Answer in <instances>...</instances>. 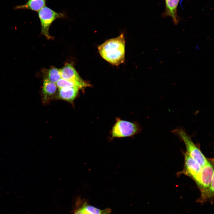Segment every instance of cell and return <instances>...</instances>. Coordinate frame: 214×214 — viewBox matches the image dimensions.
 <instances>
[{
  "instance_id": "obj_1",
  "label": "cell",
  "mask_w": 214,
  "mask_h": 214,
  "mask_svg": "<svg viewBox=\"0 0 214 214\" xmlns=\"http://www.w3.org/2000/svg\"><path fill=\"white\" fill-rule=\"evenodd\" d=\"M125 43L124 34L108 40L98 46L101 57L111 64L118 65L124 62Z\"/></svg>"
},
{
  "instance_id": "obj_2",
  "label": "cell",
  "mask_w": 214,
  "mask_h": 214,
  "mask_svg": "<svg viewBox=\"0 0 214 214\" xmlns=\"http://www.w3.org/2000/svg\"><path fill=\"white\" fill-rule=\"evenodd\" d=\"M214 169L213 163L208 160L202 167L200 182L197 185L201 193L198 202H203L212 198L214 195Z\"/></svg>"
},
{
  "instance_id": "obj_3",
  "label": "cell",
  "mask_w": 214,
  "mask_h": 214,
  "mask_svg": "<svg viewBox=\"0 0 214 214\" xmlns=\"http://www.w3.org/2000/svg\"><path fill=\"white\" fill-rule=\"evenodd\" d=\"M141 130L142 128L137 122H130L117 117L110 131L109 140L111 141L115 138L132 137L140 133Z\"/></svg>"
},
{
  "instance_id": "obj_4",
  "label": "cell",
  "mask_w": 214,
  "mask_h": 214,
  "mask_svg": "<svg viewBox=\"0 0 214 214\" xmlns=\"http://www.w3.org/2000/svg\"><path fill=\"white\" fill-rule=\"evenodd\" d=\"M171 132L184 142L188 154L196 161L202 167L206 164L208 160L183 129L177 128Z\"/></svg>"
},
{
  "instance_id": "obj_5",
  "label": "cell",
  "mask_w": 214,
  "mask_h": 214,
  "mask_svg": "<svg viewBox=\"0 0 214 214\" xmlns=\"http://www.w3.org/2000/svg\"><path fill=\"white\" fill-rule=\"evenodd\" d=\"M41 25V33L48 40L52 39L49 32V27L55 20L65 17V15L57 12L46 6L38 12Z\"/></svg>"
},
{
  "instance_id": "obj_6",
  "label": "cell",
  "mask_w": 214,
  "mask_h": 214,
  "mask_svg": "<svg viewBox=\"0 0 214 214\" xmlns=\"http://www.w3.org/2000/svg\"><path fill=\"white\" fill-rule=\"evenodd\" d=\"M202 167L186 152L185 154L184 167L181 173L192 178L198 185L200 182Z\"/></svg>"
},
{
  "instance_id": "obj_7",
  "label": "cell",
  "mask_w": 214,
  "mask_h": 214,
  "mask_svg": "<svg viewBox=\"0 0 214 214\" xmlns=\"http://www.w3.org/2000/svg\"><path fill=\"white\" fill-rule=\"evenodd\" d=\"M61 78L76 82L83 88L91 86V84L84 81L80 77L73 65L67 63L60 69Z\"/></svg>"
},
{
  "instance_id": "obj_8",
  "label": "cell",
  "mask_w": 214,
  "mask_h": 214,
  "mask_svg": "<svg viewBox=\"0 0 214 214\" xmlns=\"http://www.w3.org/2000/svg\"><path fill=\"white\" fill-rule=\"evenodd\" d=\"M56 83L44 78L42 89V99L43 103H47L56 94L57 89Z\"/></svg>"
},
{
  "instance_id": "obj_9",
  "label": "cell",
  "mask_w": 214,
  "mask_h": 214,
  "mask_svg": "<svg viewBox=\"0 0 214 214\" xmlns=\"http://www.w3.org/2000/svg\"><path fill=\"white\" fill-rule=\"evenodd\" d=\"M79 89L76 87H63L59 88L57 97L61 100L72 102L77 95Z\"/></svg>"
},
{
  "instance_id": "obj_10",
  "label": "cell",
  "mask_w": 214,
  "mask_h": 214,
  "mask_svg": "<svg viewBox=\"0 0 214 214\" xmlns=\"http://www.w3.org/2000/svg\"><path fill=\"white\" fill-rule=\"evenodd\" d=\"M46 0H29L25 4L17 6L15 10L27 9L36 12L45 6Z\"/></svg>"
},
{
  "instance_id": "obj_11",
  "label": "cell",
  "mask_w": 214,
  "mask_h": 214,
  "mask_svg": "<svg viewBox=\"0 0 214 214\" xmlns=\"http://www.w3.org/2000/svg\"><path fill=\"white\" fill-rule=\"evenodd\" d=\"M180 0H165L166 15L171 17L175 24L178 23L177 15V9Z\"/></svg>"
},
{
  "instance_id": "obj_12",
  "label": "cell",
  "mask_w": 214,
  "mask_h": 214,
  "mask_svg": "<svg viewBox=\"0 0 214 214\" xmlns=\"http://www.w3.org/2000/svg\"><path fill=\"white\" fill-rule=\"evenodd\" d=\"M43 72L44 78L55 83L61 78L60 69L54 67H52L48 69H45Z\"/></svg>"
},
{
  "instance_id": "obj_13",
  "label": "cell",
  "mask_w": 214,
  "mask_h": 214,
  "mask_svg": "<svg viewBox=\"0 0 214 214\" xmlns=\"http://www.w3.org/2000/svg\"><path fill=\"white\" fill-rule=\"evenodd\" d=\"M56 84L57 87L59 88L63 87H76L79 89H83L81 87L78 83L74 81L65 80L62 78H60Z\"/></svg>"
},
{
  "instance_id": "obj_14",
  "label": "cell",
  "mask_w": 214,
  "mask_h": 214,
  "mask_svg": "<svg viewBox=\"0 0 214 214\" xmlns=\"http://www.w3.org/2000/svg\"><path fill=\"white\" fill-rule=\"evenodd\" d=\"M82 208L86 214H101L104 210L89 205H85Z\"/></svg>"
},
{
  "instance_id": "obj_15",
  "label": "cell",
  "mask_w": 214,
  "mask_h": 214,
  "mask_svg": "<svg viewBox=\"0 0 214 214\" xmlns=\"http://www.w3.org/2000/svg\"><path fill=\"white\" fill-rule=\"evenodd\" d=\"M75 214H86L84 213V212L83 209L81 208L80 209L78 210L76 212Z\"/></svg>"
},
{
  "instance_id": "obj_16",
  "label": "cell",
  "mask_w": 214,
  "mask_h": 214,
  "mask_svg": "<svg viewBox=\"0 0 214 214\" xmlns=\"http://www.w3.org/2000/svg\"><path fill=\"white\" fill-rule=\"evenodd\" d=\"M109 210L106 209L104 210L103 212L101 214H110Z\"/></svg>"
}]
</instances>
